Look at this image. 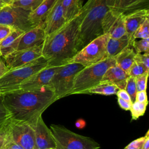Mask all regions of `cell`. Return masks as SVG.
Listing matches in <instances>:
<instances>
[{
  "instance_id": "f546056e",
  "label": "cell",
  "mask_w": 149,
  "mask_h": 149,
  "mask_svg": "<svg viewBox=\"0 0 149 149\" xmlns=\"http://www.w3.org/2000/svg\"><path fill=\"white\" fill-rule=\"evenodd\" d=\"M125 90L129 95L132 102H134L136 100V95L137 92L135 78L132 76H129L127 79L126 85Z\"/></svg>"
},
{
  "instance_id": "d6a6232c",
  "label": "cell",
  "mask_w": 149,
  "mask_h": 149,
  "mask_svg": "<svg viewBox=\"0 0 149 149\" xmlns=\"http://www.w3.org/2000/svg\"><path fill=\"white\" fill-rule=\"evenodd\" d=\"M148 76V73H146L137 76L135 78L136 85L137 91H146Z\"/></svg>"
},
{
  "instance_id": "9c48e42d",
  "label": "cell",
  "mask_w": 149,
  "mask_h": 149,
  "mask_svg": "<svg viewBox=\"0 0 149 149\" xmlns=\"http://www.w3.org/2000/svg\"><path fill=\"white\" fill-rule=\"evenodd\" d=\"M30 12V10L12 5L6 6L0 9V24L26 32L34 27L29 20Z\"/></svg>"
},
{
  "instance_id": "f6af8a7d",
  "label": "cell",
  "mask_w": 149,
  "mask_h": 149,
  "mask_svg": "<svg viewBox=\"0 0 149 149\" xmlns=\"http://www.w3.org/2000/svg\"><path fill=\"white\" fill-rule=\"evenodd\" d=\"M4 141H5V140H4ZM4 141H3V143L2 144H1L0 145V149H4Z\"/></svg>"
},
{
  "instance_id": "52a82bcc",
  "label": "cell",
  "mask_w": 149,
  "mask_h": 149,
  "mask_svg": "<svg viewBox=\"0 0 149 149\" xmlns=\"http://www.w3.org/2000/svg\"><path fill=\"white\" fill-rule=\"evenodd\" d=\"M84 68L77 63H66L60 66L48 86L53 90L57 100L70 95L74 77Z\"/></svg>"
},
{
  "instance_id": "4fadbf2b",
  "label": "cell",
  "mask_w": 149,
  "mask_h": 149,
  "mask_svg": "<svg viewBox=\"0 0 149 149\" xmlns=\"http://www.w3.org/2000/svg\"><path fill=\"white\" fill-rule=\"evenodd\" d=\"M61 66H51L48 65L20 84L16 90H37L44 87H48L52 77Z\"/></svg>"
},
{
  "instance_id": "3957f363",
  "label": "cell",
  "mask_w": 149,
  "mask_h": 149,
  "mask_svg": "<svg viewBox=\"0 0 149 149\" xmlns=\"http://www.w3.org/2000/svg\"><path fill=\"white\" fill-rule=\"evenodd\" d=\"M108 0H88L82 6L83 17L80 26L79 51L90 41L103 34L102 20L109 10Z\"/></svg>"
},
{
  "instance_id": "f35d334b",
  "label": "cell",
  "mask_w": 149,
  "mask_h": 149,
  "mask_svg": "<svg viewBox=\"0 0 149 149\" xmlns=\"http://www.w3.org/2000/svg\"><path fill=\"white\" fill-rule=\"evenodd\" d=\"M118 98H121L123 100H125L126 101L132 102L131 101V99L130 97L129 96V95L128 94V93L126 92V91L125 89H120L119 90L116 94Z\"/></svg>"
},
{
  "instance_id": "ee69618b",
  "label": "cell",
  "mask_w": 149,
  "mask_h": 149,
  "mask_svg": "<svg viewBox=\"0 0 149 149\" xmlns=\"http://www.w3.org/2000/svg\"><path fill=\"white\" fill-rule=\"evenodd\" d=\"M14 0H0V7L1 8L9 5H12Z\"/></svg>"
},
{
  "instance_id": "ffe728a7",
  "label": "cell",
  "mask_w": 149,
  "mask_h": 149,
  "mask_svg": "<svg viewBox=\"0 0 149 149\" xmlns=\"http://www.w3.org/2000/svg\"><path fill=\"white\" fill-rule=\"evenodd\" d=\"M129 76L127 73L115 65L107 69L103 76L101 82L112 83L119 90L125 89Z\"/></svg>"
},
{
  "instance_id": "5b68a950",
  "label": "cell",
  "mask_w": 149,
  "mask_h": 149,
  "mask_svg": "<svg viewBox=\"0 0 149 149\" xmlns=\"http://www.w3.org/2000/svg\"><path fill=\"white\" fill-rule=\"evenodd\" d=\"M48 65L47 61L42 56L30 65L9 70L0 78V96L17 90L20 84Z\"/></svg>"
},
{
  "instance_id": "8fae6325",
  "label": "cell",
  "mask_w": 149,
  "mask_h": 149,
  "mask_svg": "<svg viewBox=\"0 0 149 149\" xmlns=\"http://www.w3.org/2000/svg\"><path fill=\"white\" fill-rule=\"evenodd\" d=\"M125 15L109 10L105 15L102 28L103 34L115 39H129L125 29Z\"/></svg>"
},
{
  "instance_id": "1f68e13d",
  "label": "cell",
  "mask_w": 149,
  "mask_h": 149,
  "mask_svg": "<svg viewBox=\"0 0 149 149\" xmlns=\"http://www.w3.org/2000/svg\"><path fill=\"white\" fill-rule=\"evenodd\" d=\"M10 119V114L3 105L0 97V129L5 126Z\"/></svg>"
},
{
  "instance_id": "8992f818",
  "label": "cell",
  "mask_w": 149,
  "mask_h": 149,
  "mask_svg": "<svg viewBox=\"0 0 149 149\" xmlns=\"http://www.w3.org/2000/svg\"><path fill=\"white\" fill-rule=\"evenodd\" d=\"M50 130L56 149H100V144L93 139L74 133L63 126L52 124Z\"/></svg>"
},
{
  "instance_id": "ba28073f",
  "label": "cell",
  "mask_w": 149,
  "mask_h": 149,
  "mask_svg": "<svg viewBox=\"0 0 149 149\" xmlns=\"http://www.w3.org/2000/svg\"><path fill=\"white\" fill-rule=\"evenodd\" d=\"M109 36L102 35L95 38L80 49L68 63H77L86 67L107 58L106 46Z\"/></svg>"
},
{
  "instance_id": "7402d4cb",
  "label": "cell",
  "mask_w": 149,
  "mask_h": 149,
  "mask_svg": "<svg viewBox=\"0 0 149 149\" xmlns=\"http://www.w3.org/2000/svg\"><path fill=\"white\" fill-rule=\"evenodd\" d=\"M136 54L132 47L126 48L114 58L116 65L128 73L130 67L134 62Z\"/></svg>"
},
{
  "instance_id": "484cf974",
  "label": "cell",
  "mask_w": 149,
  "mask_h": 149,
  "mask_svg": "<svg viewBox=\"0 0 149 149\" xmlns=\"http://www.w3.org/2000/svg\"><path fill=\"white\" fill-rule=\"evenodd\" d=\"M144 38H149V18L147 19L134 33L130 41V46L134 40Z\"/></svg>"
},
{
  "instance_id": "bcb514c9",
  "label": "cell",
  "mask_w": 149,
  "mask_h": 149,
  "mask_svg": "<svg viewBox=\"0 0 149 149\" xmlns=\"http://www.w3.org/2000/svg\"><path fill=\"white\" fill-rule=\"evenodd\" d=\"M49 149H54V148H49ZM56 149V148H55Z\"/></svg>"
},
{
  "instance_id": "d6986e66",
  "label": "cell",
  "mask_w": 149,
  "mask_h": 149,
  "mask_svg": "<svg viewBox=\"0 0 149 149\" xmlns=\"http://www.w3.org/2000/svg\"><path fill=\"white\" fill-rule=\"evenodd\" d=\"M58 0H44L36 9L31 11L29 20L34 27H42L46 18Z\"/></svg>"
},
{
  "instance_id": "74e56055",
  "label": "cell",
  "mask_w": 149,
  "mask_h": 149,
  "mask_svg": "<svg viewBox=\"0 0 149 149\" xmlns=\"http://www.w3.org/2000/svg\"><path fill=\"white\" fill-rule=\"evenodd\" d=\"M135 101L139 102H148L146 91H137L136 95Z\"/></svg>"
},
{
  "instance_id": "d590c367",
  "label": "cell",
  "mask_w": 149,
  "mask_h": 149,
  "mask_svg": "<svg viewBox=\"0 0 149 149\" xmlns=\"http://www.w3.org/2000/svg\"><path fill=\"white\" fill-rule=\"evenodd\" d=\"M144 140L145 136L138 138L130 143L123 149H142V146Z\"/></svg>"
},
{
  "instance_id": "7bdbcfd3",
  "label": "cell",
  "mask_w": 149,
  "mask_h": 149,
  "mask_svg": "<svg viewBox=\"0 0 149 149\" xmlns=\"http://www.w3.org/2000/svg\"><path fill=\"white\" fill-rule=\"evenodd\" d=\"M142 149H149V130H148L145 135V140L143 144Z\"/></svg>"
},
{
  "instance_id": "7c38bea8",
  "label": "cell",
  "mask_w": 149,
  "mask_h": 149,
  "mask_svg": "<svg viewBox=\"0 0 149 149\" xmlns=\"http://www.w3.org/2000/svg\"><path fill=\"white\" fill-rule=\"evenodd\" d=\"M42 56V46L17 50L9 54L4 59L9 70L22 68L30 65Z\"/></svg>"
},
{
  "instance_id": "5bb4252c",
  "label": "cell",
  "mask_w": 149,
  "mask_h": 149,
  "mask_svg": "<svg viewBox=\"0 0 149 149\" xmlns=\"http://www.w3.org/2000/svg\"><path fill=\"white\" fill-rule=\"evenodd\" d=\"M34 130L37 149L56 148L52 132L44 123L42 115L38 118Z\"/></svg>"
},
{
  "instance_id": "d4e9b609",
  "label": "cell",
  "mask_w": 149,
  "mask_h": 149,
  "mask_svg": "<svg viewBox=\"0 0 149 149\" xmlns=\"http://www.w3.org/2000/svg\"><path fill=\"white\" fill-rule=\"evenodd\" d=\"M119 89L114 84L108 82H101L95 87L91 88L88 94H97L104 95L116 94Z\"/></svg>"
},
{
  "instance_id": "ac0fdd59",
  "label": "cell",
  "mask_w": 149,
  "mask_h": 149,
  "mask_svg": "<svg viewBox=\"0 0 149 149\" xmlns=\"http://www.w3.org/2000/svg\"><path fill=\"white\" fill-rule=\"evenodd\" d=\"M149 10L147 9L137 10L125 15V25L127 36L130 41L138 27L148 19Z\"/></svg>"
},
{
  "instance_id": "60d3db41",
  "label": "cell",
  "mask_w": 149,
  "mask_h": 149,
  "mask_svg": "<svg viewBox=\"0 0 149 149\" xmlns=\"http://www.w3.org/2000/svg\"><path fill=\"white\" fill-rule=\"evenodd\" d=\"M9 123L0 129V145L2 144L5 140V139L6 137L7 131H8V126Z\"/></svg>"
},
{
  "instance_id": "ab89813d",
  "label": "cell",
  "mask_w": 149,
  "mask_h": 149,
  "mask_svg": "<svg viewBox=\"0 0 149 149\" xmlns=\"http://www.w3.org/2000/svg\"><path fill=\"white\" fill-rule=\"evenodd\" d=\"M118 104H119L120 107L122 109L126 110V111L130 110L131 106H132V102L126 101L123 100L119 98H118Z\"/></svg>"
},
{
  "instance_id": "4dcf8cb0",
  "label": "cell",
  "mask_w": 149,
  "mask_h": 149,
  "mask_svg": "<svg viewBox=\"0 0 149 149\" xmlns=\"http://www.w3.org/2000/svg\"><path fill=\"white\" fill-rule=\"evenodd\" d=\"M148 69H146L142 65L134 61V62L132 65L128 72V74L130 76H132L136 78V77L139 76L140 75L148 73Z\"/></svg>"
},
{
  "instance_id": "4316f807",
  "label": "cell",
  "mask_w": 149,
  "mask_h": 149,
  "mask_svg": "<svg viewBox=\"0 0 149 149\" xmlns=\"http://www.w3.org/2000/svg\"><path fill=\"white\" fill-rule=\"evenodd\" d=\"M44 0H14L12 5L30 10L36 9Z\"/></svg>"
},
{
  "instance_id": "7a4b0ae2",
  "label": "cell",
  "mask_w": 149,
  "mask_h": 149,
  "mask_svg": "<svg viewBox=\"0 0 149 149\" xmlns=\"http://www.w3.org/2000/svg\"><path fill=\"white\" fill-rule=\"evenodd\" d=\"M83 10L60 29L46 36L42 45V56L48 66H60L71 59L79 52L80 26Z\"/></svg>"
},
{
  "instance_id": "8d00e7d4",
  "label": "cell",
  "mask_w": 149,
  "mask_h": 149,
  "mask_svg": "<svg viewBox=\"0 0 149 149\" xmlns=\"http://www.w3.org/2000/svg\"><path fill=\"white\" fill-rule=\"evenodd\" d=\"M14 30L8 25L0 24V42L8 36Z\"/></svg>"
},
{
  "instance_id": "44dd1931",
  "label": "cell",
  "mask_w": 149,
  "mask_h": 149,
  "mask_svg": "<svg viewBox=\"0 0 149 149\" xmlns=\"http://www.w3.org/2000/svg\"><path fill=\"white\" fill-rule=\"evenodd\" d=\"M24 31L14 30L8 36L0 42V56L5 59L9 54L17 50L19 44Z\"/></svg>"
},
{
  "instance_id": "9a60e30c",
  "label": "cell",
  "mask_w": 149,
  "mask_h": 149,
  "mask_svg": "<svg viewBox=\"0 0 149 149\" xmlns=\"http://www.w3.org/2000/svg\"><path fill=\"white\" fill-rule=\"evenodd\" d=\"M149 0H108L109 10L124 15L130 12L143 9H148Z\"/></svg>"
},
{
  "instance_id": "e575fe53",
  "label": "cell",
  "mask_w": 149,
  "mask_h": 149,
  "mask_svg": "<svg viewBox=\"0 0 149 149\" xmlns=\"http://www.w3.org/2000/svg\"><path fill=\"white\" fill-rule=\"evenodd\" d=\"M4 149H24L12 140L8 132V126L7 134L4 141Z\"/></svg>"
},
{
  "instance_id": "b9f144b4",
  "label": "cell",
  "mask_w": 149,
  "mask_h": 149,
  "mask_svg": "<svg viewBox=\"0 0 149 149\" xmlns=\"http://www.w3.org/2000/svg\"><path fill=\"white\" fill-rule=\"evenodd\" d=\"M9 69L6 66V63L2 61V59H0V78Z\"/></svg>"
},
{
  "instance_id": "cb8c5ba5",
  "label": "cell",
  "mask_w": 149,
  "mask_h": 149,
  "mask_svg": "<svg viewBox=\"0 0 149 149\" xmlns=\"http://www.w3.org/2000/svg\"><path fill=\"white\" fill-rule=\"evenodd\" d=\"M63 16L67 22L77 16L82 8L81 0H62Z\"/></svg>"
},
{
  "instance_id": "e0dca14e",
  "label": "cell",
  "mask_w": 149,
  "mask_h": 149,
  "mask_svg": "<svg viewBox=\"0 0 149 149\" xmlns=\"http://www.w3.org/2000/svg\"><path fill=\"white\" fill-rule=\"evenodd\" d=\"M46 34L42 27H35L24 33L20 40L17 50L29 49L42 46Z\"/></svg>"
},
{
  "instance_id": "836d02e7",
  "label": "cell",
  "mask_w": 149,
  "mask_h": 149,
  "mask_svg": "<svg viewBox=\"0 0 149 149\" xmlns=\"http://www.w3.org/2000/svg\"><path fill=\"white\" fill-rule=\"evenodd\" d=\"M134 61L142 65L149 70V53H136Z\"/></svg>"
},
{
  "instance_id": "f1b7e54d",
  "label": "cell",
  "mask_w": 149,
  "mask_h": 149,
  "mask_svg": "<svg viewBox=\"0 0 149 149\" xmlns=\"http://www.w3.org/2000/svg\"><path fill=\"white\" fill-rule=\"evenodd\" d=\"M131 47L136 53H149V38L134 40L131 44Z\"/></svg>"
},
{
  "instance_id": "2e32d148",
  "label": "cell",
  "mask_w": 149,
  "mask_h": 149,
  "mask_svg": "<svg viewBox=\"0 0 149 149\" xmlns=\"http://www.w3.org/2000/svg\"><path fill=\"white\" fill-rule=\"evenodd\" d=\"M66 21L63 16L62 0H58L46 18L43 25L46 36L49 35L63 26Z\"/></svg>"
},
{
  "instance_id": "277c9868",
  "label": "cell",
  "mask_w": 149,
  "mask_h": 149,
  "mask_svg": "<svg viewBox=\"0 0 149 149\" xmlns=\"http://www.w3.org/2000/svg\"><path fill=\"white\" fill-rule=\"evenodd\" d=\"M116 65L114 58H107L97 63L84 67L75 76L72 94H88V91L101 82L110 67Z\"/></svg>"
},
{
  "instance_id": "603a6c76",
  "label": "cell",
  "mask_w": 149,
  "mask_h": 149,
  "mask_svg": "<svg viewBox=\"0 0 149 149\" xmlns=\"http://www.w3.org/2000/svg\"><path fill=\"white\" fill-rule=\"evenodd\" d=\"M128 47H131L129 39H115L109 37L106 46L108 58H115Z\"/></svg>"
},
{
  "instance_id": "83f0119b",
  "label": "cell",
  "mask_w": 149,
  "mask_h": 149,
  "mask_svg": "<svg viewBox=\"0 0 149 149\" xmlns=\"http://www.w3.org/2000/svg\"><path fill=\"white\" fill-rule=\"evenodd\" d=\"M148 102H139L134 101L132 104L130 111L132 115V119L136 120L139 117L142 116L146 112Z\"/></svg>"
},
{
  "instance_id": "6da1fadb",
  "label": "cell",
  "mask_w": 149,
  "mask_h": 149,
  "mask_svg": "<svg viewBox=\"0 0 149 149\" xmlns=\"http://www.w3.org/2000/svg\"><path fill=\"white\" fill-rule=\"evenodd\" d=\"M0 97L12 119L26 122L33 128L44 111L57 100L49 87L37 90H16Z\"/></svg>"
},
{
  "instance_id": "30bf717a",
  "label": "cell",
  "mask_w": 149,
  "mask_h": 149,
  "mask_svg": "<svg viewBox=\"0 0 149 149\" xmlns=\"http://www.w3.org/2000/svg\"><path fill=\"white\" fill-rule=\"evenodd\" d=\"M8 132L12 140L24 149H37L34 130L28 123L11 119Z\"/></svg>"
},
{
  "instance_id": "7dc6e473",
  "label": "cell",
  "mask_w": 149,
  "mask_h": 149,
  "mask_svg": "<svg viewBox=\"0 0 149 149\" xmlns=\"http://www.w3.org/2000/svg\"><path fill=\"white\" fill-rule=\"evenodd\" d=\"M1 9V7H0V9Z\"/></svg>"
}]
</instances>
